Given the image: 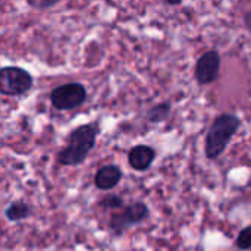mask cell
Returning a JSON list of instances; mask_svg holds the SVG:
<instances>
[{
    "mask_svg": "<svg viewBox=\"0 0 251 251\" xmlns=\"http://www.w3.org/2000/svg\"><path fill=\"white\" fill-rule=\"evenodd\" d=\"M221 75V54L218 50H207L203 53L194 68L196 81L200 85L213 84Z\"/></svg>",
    "mask_w": 251,
    "mask_h": 251,
    "instance_id": "obj_5",
    "label": "cell"
},
{
    "mask_svg": "<svg viewBox=\"0 0 251 251\" xmlns=\"http://www.w3.org/2000/svg\"><path fill=\"white\" fill-rule=\"evenodd\" d=\"M240 126V118L232 113H221L216 116L206 135V156L209 159H218L226 150L229 141L237 134Z\"/></svg>",
    "mask_w": 251,
    "mask_h": 251,
    "instance_id": "obj_2",
    "label": "cell"
},
{
    "mask_svg": "<svg viewBox=\"0 0 251 251\" xmlns=\"http://www.w3.org/2000/svg\"><path fill=\"white\" fill-rule=\"evenodd\" d=\"M29 4L32 7H37V9H47V7H51L54 6L56 3H59L60 0H28Z\"/></svg>",
    "mask_w": 251,
    "mask_h": 251,
    "instance_id": "obj_13",
    "label": "cell"
},
{
    "mask_svg": "<svg viewBox=\"0 0 251 251\" xmlns=\"http://www.w3.org/2000/svg\"><path fill=\"white\" fill-rule=\"evenodd\" d=\"M99 135L97 125L88 124L78 126L69 137L68 146L59 153L57 162L63 166H78L81 165L88 153L96 146V140Z\"/></svg>",
    "mask_w": 251,
    "mask_h": 251,
    "instance_id": "obj_1",
    "label": "cell"
},
{
    "mask_svg": "<svg viewBox=\"0 0 251 251\" xmlns=\"http://www.w3.org/2000/svg\"><path fill=\"white\" fill-rule=\"evenodd\" d=\"M154 157H156L154 149H151L150 146H146V144L135 146L128 153V162H129L131 168L135 171H140V172L147 171L151 166V163L154 162Z\"/></svg>",
    "mask_w": 251,
    "mask_h": 251,
    "instance_id": "obj_7",
    "label": "cell"
},
{
    "mask_svg": "<svg viewBox=\"0 0 251 251\" xmlns=\"http://www.w3.org/2000/svg\"><path fill=\"white\" fill-rule=\"evenodd\" d=\"M87 99L85 87L79 82L63 84L51 91L50 100L57 110H71L81 106Z\"/></svg>",
    "mask_w": 251,
    "mask_h": 251,
    "instance_id": "obj_4",
    "label": "cell"
},
{
    "mask_svg": "<svg viewBox=\"0 0 251 251\" xmlns=\"http://www.w3.org/2000/svg\"><path fill=\"white\" fill-rule=\"evenodd\" d=\"M235 244H237V247H238L240 250L243 251L251 249V225L246 226V228L238 234Z\"/></svg>",
    "mask_w": 251,
    "mask_h": 251,
    "instance_id": "obj_11",
    "label": "cell"
},
{
    "mask_svg": "<svg viewBox=\"0 0 251 251\" xmlns=\"http://www.w3.org/2000/svg\"><path fill=\"white\" fill-rule=\"evenodd\" d=\"M171 113V103H160L154 107H151L147 113V119L153 124L163 122Z\"/></svg>",
    "mask_w": 251,
    "mask_h": 251,
    "instance_id": "obj_10",
    "label": "cell"
},
{
    "mask_svg": "<svg viewBox=\"0 0 251 251\" xmlns=\"http://www.w3.org/2000/svg\"><path fill=\"white\" fill-rule=\"evenodd\" d=\"M32 87V76L28 71L18 66H6L0 69V94L22 96Z\"/></svg>",
    "mask_w": 251,
    "mask_h": 251,
    "instance_id": "obj_3",
    "label": "cell"
},
{
    "mask_svg": "<svg viewBox=\"0 0 251 251\" xmlns=\"http://www.w3.org/2000/svg\"><path fill=\"white\" fill-rule=\"evenodd\" d=\"M244 25H246V28L251 32V10L247 12V13H244Z\"/></svg>",
    "mask_w": 251,
    "mask_h": 251,
    "instance_id": "obj_14",
    "label": "cell"
},
{
    "mask_svg": "<svg viewBox=\"0 0 251 251\" xmlns=\"http://www.w3.org/2000/svg\"><path fill=\"white\" fill-rule=\"evenodd\" d=\"M6 218L10 222H18V221H24L31 215V207L24 203V201H13L9 204V207L4 212Z\"/></svg>",
    "mask_w": 251,
    "mask_h": 251,
    "instance_id": "obj_9",
    "label": "cell"
},
{
    "mask_svg": "<svg viewBox=\"0 0 251 251\" xmlns=\"http://www.w3.org/2000/svg\"><path fill=\"white\" fill-rule=\"evenodd\" d=\"M122 179V171L121 168H118L116 165H107L103 166L97 171L96 178H94V184L99 190L103 191H109L112 188H115Z\"/></svg>",
    "mask_w": 251,
    "mask_h": 251,
    "instance_id": "obj_8",
    "label": "cell"
},
{
    "mask_svg": "<svg viewBox=\"0 0 251 251\" xmlns=\"http://www.w3.org/2000/svg\"><path fill=\"white\" fill-rule=\"evenodd\" d=\"M147 216H149V207L144 203H141V201L132 203L131 206L125 207L121 213H118L112 218L110 228L113 229L115 234L121 235L128 228L143 222Z\"/></svg>",
    "mask_w": 251,
    "mask_h": 251,
    "instance_id": "obj_6",
    "label": "cell"
},
{
    "mask_svg": "<svg viewBox=\"0 0 251 251\" xmlns=\"http://www.w3.org/2000/svg\"><path fill=\"white\" fill-rule=\"evenodd\" d=\"M165 3H168V4H172V6H176V4H181L184 0H163Z\"/></svg>",
    "mask_w": 251,
    "mask_h": 251,
    "instance_id": "obj_15",
    "label": "cell"
},
{
    "mask_svg": "<svg viewBox=\"0 0 251 251\" xmlns=\"http://www.w3.org/2000/svg\"><path fill=\"white\" fill-rule=\"evenodd\" d=\"M101 204L104 207H109V209H119L124 206V200L118 196H109L101 201Z\"/></svg>",
    "mask_w": 251,
    "mask_h": 251,
    "instance_id": "obj_12",
    "label": "cell"
}]
</instances>
